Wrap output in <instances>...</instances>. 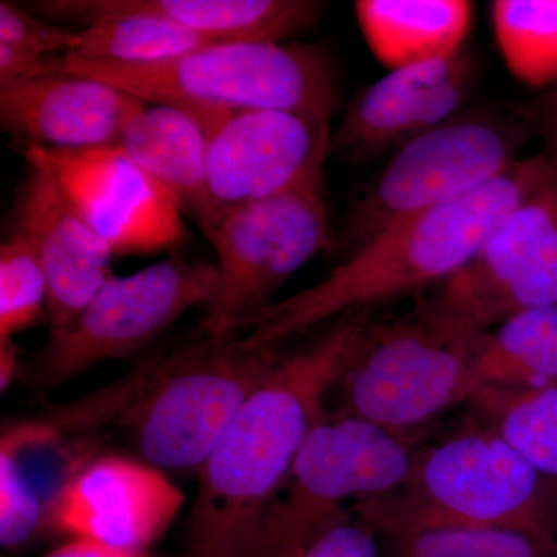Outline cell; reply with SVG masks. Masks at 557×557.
I'll return each instance as SVG.
<instances>
[{
	"instance_id": "6da1fadb",
	"label": "cell",
	"mask_w": 557,
	"mask_h": 557,
	"mask_svg": "<svg viewBox=\"0 0 557 557\" xmlns=\"http://www.w3.org/2000/svg\"><path fill=\"white\" fill-rule=\"evenodd\" d=\"M372 325L362 313L336 319L309 347L278 359L199 471L186 557H234L287 480L325 417Z\"/></svg>"
},
{
	"instance_id": "7a4b0ae2",
	"label": "cell",
	"mask_w": 557,
	"mask_h": 557,
	"mask_svg": "<svg viewBox=\"0 0 557 557\" xmlns=\"http://www.w3.org/2000/svg\"><path fill=\"white\" fill-rule=\"evenodd\" d=\"M553 171L555 163L544 152L519 159L485 188L387 226L344 256L317 284L260 311L237 338L249 347L281 348L335 318L437 287Z\"/></svg>"
},
{
	"instance_id": "3957f363",
	"label": "cell",
	"mask_w": 557,
	"mask_h": 557,
	"mask_svg": "<svg viewBox=\"0 0 557 557\" xmlns=\"http://www.w3.org/2000/svg\"><path fill=\"white\" fill-rule=\"evenodd\" d=\"M50 69L112 84L145 102L188 109L208 131L245 110H278L330 123L339 104L327 51L307 44L219 42L145 65L54 57Z\"/></svg>"
},
{
	"instance_id": "277c9868",
	"label": "cell",
	"mask_w": 557,
	"mask_h": 557,
	"mask_svg": "<svg viewBox=\"0 0 557 557\" xmlns=\"http://www.w3.org/2000/svg\"><path fill=\"white\" fill-rule=\"evenodd\" d=\"M381 536L432 527H509L557 536V494L493 429L472 421L418 449L405 485L355 505Z\"/></svg>"
},
{
	"instance_id": "5b68a950",
	"label": "cell",
	"mask_w": 557,
	"mask_h": 557,
	"mask_svg": "<svg viewBox=\"0 0 557 557\" xmlns=\"http://www.w3.org/2000/svg\"><path fill=\"white\" fill-rule=\"evenodd\" d=\"M281 358L239 338L197 339L127 376L116 421L153 467L199 469Z\"/></svg>"
},
{
	"instance_id": "8992f818",
	"label": "cell",
	"mask_w": 557,
	"mask_h": 557,
	"mask_svg": "<svg viewBox=\"0 0 557 557\" xmlns=\"http://www.w3.org/2000/svg\"><path fill=\"white\" fill-rule=\"evenodd\" d=\"M418 448L412 438L350 413L324 417L287 480L234 557H292L361 504L405 485Z\"/></svg>"
},
{
	"instance_id": "52a82bcc",
	"label": "cell",
	"mask_w": 557,
	"mask_h": 557,
	"mask_svg": "<svg viewBox=\"0 0 557 557\" xmlns=\"http://www.w3.org/2000/svg\"><path fill=\"white\" fill-rule=\"evenodd\" d=\"M324 168L219 220L208 237L218 255V289L197 324V338H237L293 274L333 247Z\"/></svg>"
},
{
	"instance_id": "ba28073f",
	"label": "cell",
	"mask_w": 557,
	"mask_h": 557,
	"mask_svg": "<svg viewBox=\"0 0 557 557\" xmlns=\"http://www.w3.org/2000/svg\"><path fill=\"white\" fill-rule=\"evenodd\" d=\"M531 138L516 110L463 112L420 135L388 157L351 205L333 247L344 258L394 223L485 188L515 166Z\"/></svg>"
},
{
	"instance_id": "9c48e42d",
	"label": "cell",
	"mask_w": 557,
	"mask_h": 557,
	"mask_svg": "<svg viewBox=\"0 0 557 557\" xmlns=\"http://www.w3.org/2000/svg\"><path fill=\"white\" fill-rule=\"evenodd\" d=\"M478 339L446 332L418 313L370 325L339 383L343 412L412 438L480 394L472 368Z\"/></svg>"
},
{
	"instance_id": "30bf717a",
	"label": "cell",
	"mask_w": 557,
	"mask_h": 557,
	"mask_svg": "<svg viewBox=\"0 0 557 557\" xmlns=\"http://www.w3.org/2000/svg\"><path fill=\"white\" fill-rule=\"evenodd\" d=\"M215 263L171 258L106 282L83 311L50 332L33 369L40 388L61 386L101 362L148 347L189 310L207 309L218 289Z\"/></svg>"
},
{
	"instance_id": "8fae6325",
	"label": "cell",
	"mask_w": 557,
	"mask_h": 557,
	"mask_svg": "<svg viewBox=\"0 0 557 557\" xmlns=\"http://www.w3.org/2000/svg\"><path fill=\"white\" fill-rule=\"evenodd\" d=\"M24 157L57 178L113 256L152 255L185 239L182 205L121 146L69 150L25 145Z\"/></svg>"
},
{
	"instance_id": "7c38bea8",
	"label": "cell",
	"mask_w": 557,
	"mask_h": 557,
	"mask_svg": "<svg viewBox=\"0 0 557 557\" xmlns=\"http://www.w3.org/2000/svg\"><path fill=\"white\" fill-rule=\"evenodd\" d=\"M330 123L278 110L230 113L209 129L208 200L211 236L219 220L284 193L329 160Z\"/></svg>"
},
{
	"instance_id": "4fadbf2b",
	"label": "cell",
	"mask_w": 557,
	"mask_h": 557,
	"mask_svg": "<svg viewBox=\"0 0 557 557\" xmlns=\"http://www.w3.org/2000/svg\"><path fill=\"white\" fill-rule=\"evenodd\" d=\"M478 73L467 49L388 70L348 104L330 135L329 159L370 163L456 119L472 97Z\"/></svg>"
},
{
	"instance_id": "5bb4252c",
	"label": "cell",
	"mask_w": 557,
	"mask_h": 557,
	"mask_svg": "<svg viewBox=\"0 0 557 557\" xmlns=\"http://www.w3.org/2000/svg\"><path fill=\"white\" fill-rule=\"evenodd\" d=\"M185 494L160 468L121 456L95 457L47 511L60 533L143 553L177 518Z\"/></svg>"
},
{
	"instance_id": "9a60e30c",
	"label": "cell",
	"mask_w": 557,
	"mask_h": 557,
	"mask_svg": "<svg viewBox=\"0 0 557 557\" xmlns=\"http://www.w3.org/2000/svg\"><path fill=\"white\" fill-rule=\"evenodd\" d=\"M35 249L49 285L50 332L69 325L113 277V255L46 168L28 163L13 205V231Z\"/></svg>"
},
{
	"instance_id": "2e32d148",
	"label": "cell",
	"mask_w": 557,
	"mask_h": 557,
	"mask_svg": "<svg viewBox=\"0 0 557 557\" xmlns=\"http://www.w3.org/2000/svg\"><path fill=\"white\" fill-rule=\"evenodd\" d=\"M556 225L557 166L498 222L457 273L431 289V296L417 313L465 338H479L490 332L498 299Z\"/></svg>"
},
{
	"instance_id": "e0dca14e",
	"label": "cell",
	"mask_w": 557,
	"mask_h": 557,
	"mask_svg": "<svg viewBox=\"0 0 557 557\" xmlns=\"http://www.w3.org/2000/svg\"><path fill=\"white\" fill-rule=\"evenodd\" d=\"M145 104L112 84L73 73L0 86L2 129L49 149L120 145L124 127Z\"/></svg>"
},
{
	"instance_id": "ac0fdd59",
	"label": "cell",
	"mask_w": 557,
	"mask_h": 557,
	"mask_svg": "<svg viewBox=\"0 0 557 557\" xmlns=\"http://www.w3.org/2000/svg\"><path fill=\"white\" fill-rule=\"evenodd\" d=\"M327 7L319 0H44L32 9L50 20L84 25L116 14L145 13L214 42H288L313 27Z\"/></svg>"
},
{
	"instance_id": "d6986e66",
	"label": "cell",
	"mask_w": 557,
	"mask_h": 557,
	"mask_svg": "<svg viewBox=\"0 0 557 557\" xmlns=\"http://www.w3.org/2000/svg\"><path fill=\"white\" fill-rule=\"evenodd\" d=\"M207 124L188 109L146 102L124 127L121 148L201 228L209 223Z\"/></svg>"
},
{
	"instance_id": "ffe728a7",
	"label": "cell",
	"mask_w": 557,
	"mask_h": 557,
	"mask_svg": "<svg viewBox=\"0 0 557 557\" xmlns=\"http://www.w3.org/2000/svg\"><path fill=\"white\" fill-rule=\"evenodd\" d=\"M354 10L369 50L388 70L467 49L474 20L467 0H357Z\"/></svg>"
},
{
	"instance_id": "44dd1931",
	"label": "cell",
	"mask_w": 557,
	"mask_h": 557,
	"mask_svg": "<svg viewBox=\"0 0 557 557\" xmlns=\"http://www.w3.org/2000/svg\"><path fill=\"white\" fill-rule=\"evenodd\" d=\"M472 368L480 394L557 384V306L520 311L480 335Z\"/></svg>"
},
{
	"instance_id": "7402d4cb",
	"label": "cell",
	"mask_w": 557,
	"mask_h": 557,
	"mask_svg": "<svg viewBox=\"0 0 557 557\" xmlns=\"http://www.w3.org/2000/svg\"><path fill=\"white\" fill-rule=\"evenodd\" d=\"M212 44L219 42L163 17L124 13L101 17L76 30L73 49L64 57L109 64L145 65L175 60Z\"/></svg>"
},
{
	"instance_id": "603a6c76",
	"label": "cell",
	"mask_w": 557,
	"mask_h": 557,
	"mask_svg": "<svg viewBox=\"0 0 557 557\" xmlns=\"http://www.w3.org/2000/svg\"><path fill=\"white\" fill-rule=\"evenodd\" d=\"M471 405L475 423L497 432L557 494V384L485 391Z\"/></svg>"
},
{
	"instance_id": "cb8c5ba5",
	"label": "cell",
	"mask_w": 557,
	"mask_h": 557,
	"mask_svg": "<svg viewBox=\"0 0 557 557\" xmlns=\"http://www.w3.org/2000/svg\"><path fill=\"white\" fill-rule=\"evenodd\" d=\"M491 24L502 60L531 89L557 86V0H496Z\"/></svg>"
},
{
	"instance_id": "d4e9b609",
	"label": "cell",
	"mask_w": 557,
	"mask_h": 557,
	"mask_svg": "<svg viewBox=\"0 0 557 557\" xmlns=\"http://www.w3.org/2000/svg\"><path fill=\"white\" fill-rule=\"evenodd\" d=\"M392 557H557V536L509 527H432L387 537Z\"/></svg>"
},
{
	"instance_id": "484cf974",
	"label": "cell",
	"mask_w": 557,
	"mask_h": 557,
	"mask_svg": "<svg viewBox=\"0 0 557 557\" xmlns=\"http://www.w3.org/2000/svg\"><path fill=\"white\" fill-rule=\"evenodd\" d=\"M49 285L35 249L20 234L0 245V343L47 317Z\"/></svg>"
},
{
	"instance_id": "4316f807",
	"label": "cell",
	"mask_w": 557,
	"mask_h": 557,
	"mask_svg": "<svg viewBox=\"0 0 557 557\" xmlns=\"http://www.w3.org/2000/svg\"><path fill=\"white\" fill-rule=\"evenodd\" d=\"M47 522V507L20 458L0 448V544L14 549Z\"/></svg>"
},
{
	"instance_id": "83f0119b",
	"label": "cell",
	"mask_w": 557,
	"mask_h": 557,
	"mask_svg": "<svg viewBox=\"0 0 557 557\" xmlns=\"http://www.w3.org/2000/svg\"><path fill=\"white\" fill-rule=\"evenodd\" d=\"M557 306V225L534 249L525 267L498 299L491 329L520 311Z\"/></svg>"
},
{
	"instance_id": "f1b7e54d",
	"label": "cell",
	"mask_w": 557,
	"mask_h": 557,
	"mask_svg": "<svg viewBox=\"0 0 557 557\" xmlns=\"http://www.w3.org/2000/svg\"><path fill=\"white\" fill-rule=\"evenodd\" d=\"M76 30L53 25L32 16L28 11L9 0L0 2V42L32 51L40 57L69 54L75 42Z\"/></svg>"
},
{
	"instance_id": "f546056e",
	"label": "cell",
	"mask_w": 557,
	"mask_h": 557,
	"mask_svg": "<svg viewBox=\"0 0 557 557\" xmlns=\"http://www.w3.org/2000/svg\"><path fill=\"white\" fill-rule=\"evenodd\" d=\"M381 534L361 518L338 520L292 557H381Z\"/></svg>"
},
{
	"instance_id": "4dcf8cb0",
	"label": "cell",
	"mask_w": 557,
	"mask_h": 557,
	"mask_svg": "<svg viewBox=\"0 0 557 557\" xmlns=\"http://www.w3.org/2000/svg\"><path fill=\"white\" fill-rule=\"evenodd\" d=\"M515 110L525 123L531 137L544 141L542 152L557 164V86L549 87Z\"/></svg>"
},
{
	"instance_id": "1f68e13d",
	"label": "cell",
	"mask_w": 557,
	"mask_h": 557,
	"mask_svg": "<svg viewBox=\"0 0 557 557\" xmlns=\"http://www.w3.org/2000/svg\"><path fill=\"white\" fill-rule=\"evenodd\" d=\"M50 58L0 42V86L50 75Z\"/></svg>"
},
{
	"instance_id": "d6a6232c",
	"label": "cell",
	"mask_w": 557,
	"mask_h": 557,
	"mask_svg": "<svg viewBox=\"0 0 557 557\" xmlns=\"http://www.w3.org/2000/svg\"><path fill=\"white\" fill-rule=\"evenodd\" d=\"M46 557H146L143 553L124 552L108 547V545L98 544V542L86 541V539H75L69 544L54 549Z\"/></svg>"
},
{
	"instance_id": "836d02e7",
	"label": "cell",
	"mask_w": 557,
	"mask_h": 557,
	"mask_svg": "<svg viewBox=\"0 0 557 557\" xmlns=\"http://www.w3.org/2000/svg\"><path fill=\"white\" fill-rule=\"evenodd\" d=\"M21 348L14 341L0 343V391L5 392L20 372Z\"/></svg>"
},
{
	"instance_id": "e575fe53",
	"label": "cell",
	"mask_w": 557,
	"mask_h": 557,
	"mask_svg": "<svg viewBox=\"0 0 557 557\" xmlns=\"http://www.w3.org/2000/svg\"><path fill=\"white\" fill-rule=\"evenodd\" d=\"M556 166H557V164H556Z\"/></svg>"
}]
</instances>
